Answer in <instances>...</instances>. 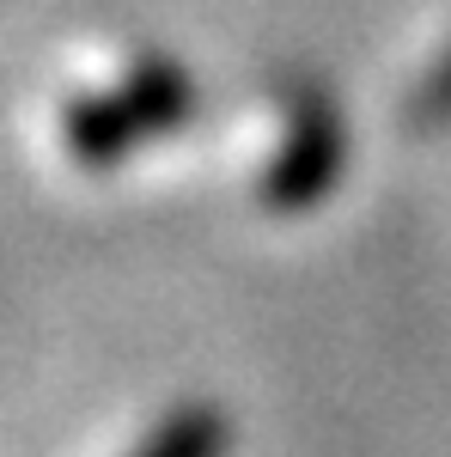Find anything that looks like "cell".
Returning a JSON list of instances; mask_svg holds the SVG:
<instances>
[{
  "label": "cell",
  "mask_w": 451,
  "mask_h": 457,
  "mask_svg": "<svg viewBox=\"0 0 451 457\" xmlns=\"http://www.w3.org/2000/svg\"><path fill=\"white\" fill-rule=\"evenodd\" d=\"M342 171H347L342 104L317 79L287 86V135H280L275 159L256 171V202L269 213H312L342 189Z\"/></svg>",
  "instance_id": "cell-1"
},
{
  "label": "cell",
  "mask_w": 451,
  "mask_h": 457,
  "mask_svg": "<svg viewBox=\"0 0 451 457\" xmlns=\"http://www.w3.org/2000/svg\"><path fill=\"white\" fill-rule=\"evenodd\" d=\"M146 146V129L129 110L122 86H104V92H79L62 104V153L79 159L86 171H110L122 159H135Z\"/></svg>",
  "instance_id": "cell-2"
},
{
  "label": "cell",
  "mask_w": 451,
  "mask_h": 457,
  "mask_svg": "<svg viewBox=\"0 0 451 457\" xmlns=\"http://www.w3.org/2000/svg\"><path fill=\"white\" fill-rule=\"evenodd\" d=\"M129 110L140 116L146 141H165V135H183L202 110V92H196V73L183 68L177 55H135L129 73L116 79Z\"/></svg>",
  "instance_id": "cell-3"
},
{
  "label": "cell",
  "mask_w": 451,
  "mask_h": 457,
  "mask_svg": "<svg viewBox=\"0 0 451 457\" xmlns=\"http://www.w3.org/2000/svg\"><path fill=\"white\" fill-rule=\"evenodd\" d=\"M232 452V415L213 403H183L146 433L135 457H226Z\"/></svg>",
  "instance_id": "cell-4"
},
{
  "label": "cell",
  "mask_w": 451,
  "mask_h": 457,
  "mask_svg": "<svg viewBox=\"0 0 451 457\" xmlns=\"http://www.w3.org/2000/svg\"><path fill=\"white\" fill-rule=\"evenodd\" d=\"M403 129H409V135H439V129H451V43L433 55V68L409 86V98H403Z\"/></svg>",
  "instance_id": "cell-5"
}]
</instances>
